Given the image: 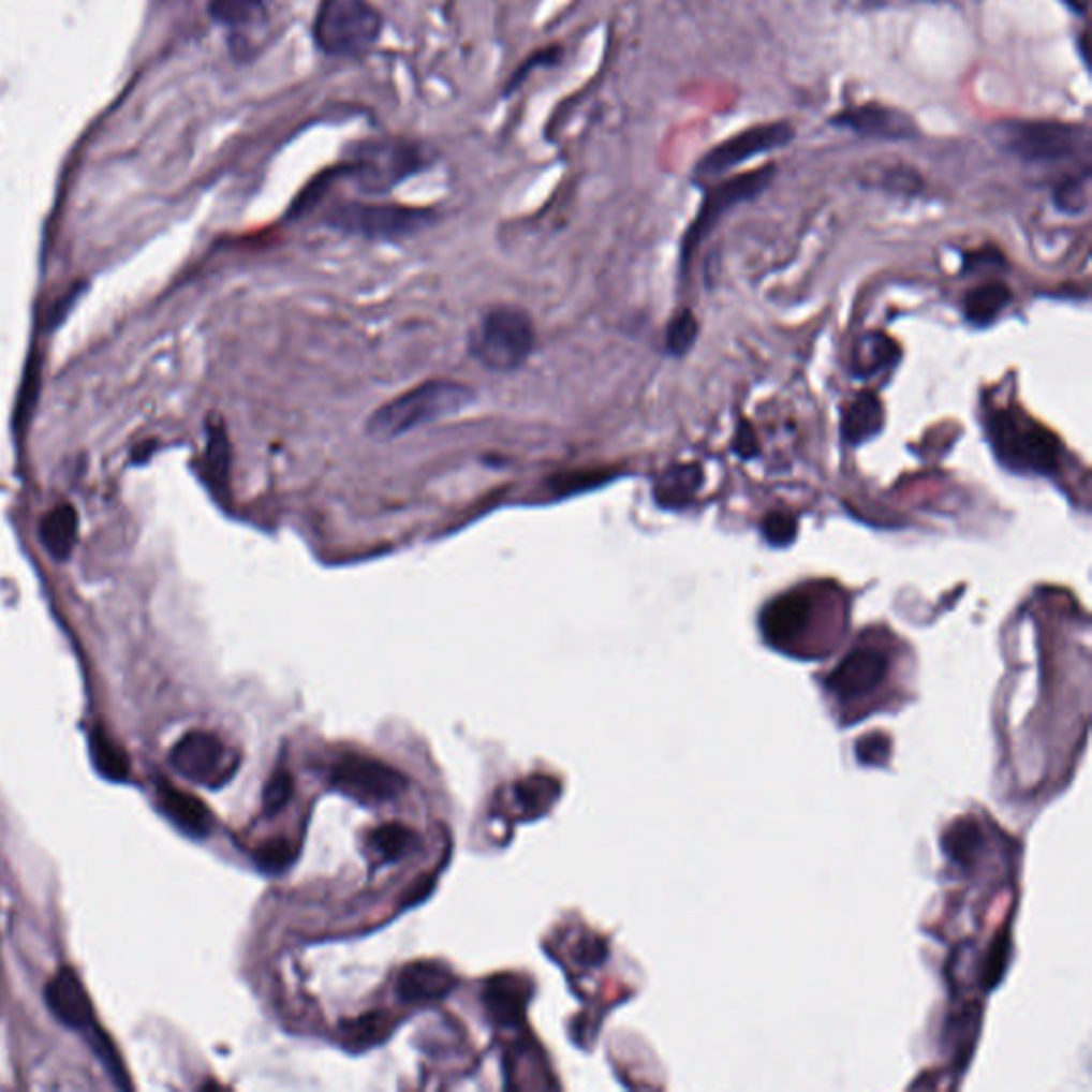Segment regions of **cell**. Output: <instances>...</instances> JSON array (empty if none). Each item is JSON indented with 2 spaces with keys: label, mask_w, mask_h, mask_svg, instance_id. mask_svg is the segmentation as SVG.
Wrapping results in <instances>:
<instances>
[{
  "label": "cell",
  "mask_w": 1092,
  "mask_h": 1092,
  "mask_svg": "<svg viewBox=\"0 0 1092 1092\" xmlns=\"http://www.w3.org/2000/svg\"><path fill=\"white\" fill-rule=\"evenodd\" d=\"M992 142L1029 167H1091V131L1061 120H1001Z\"/></svg>",
  "instance_id": "1"
},
{
  "label": "cell",
  "mask_w": 1092,
  "mask_h": 1092,
  "mask_svg": "<svg viewBox=\"0 0 1092 1092\" xmlns=\"http://www.w3.org/2000/svg\"><path fill=\"white\" fill-rule=\"evenodd\" d=\"M474 399V390L455 380H431L380 405L367 420V436L395 440L418 427L457 414Z\"/></svg>",
  "instance_id": "2"
},
{
  "label": "cell",
  "mask_w": 1092,
  "mask_h": 1092,
  "mask_svg": "<svg viewBox=\"0 0 1092 1092\" xmlns=\"http://www.w3.org/2000/svg\"><path fill=\"white\" fill-rule=\"evenodd\" d=\"M988 433L997 459L1007 470L1050 474L1059 466L1061 444L1054 433L1020 410L994 412L988 420Z\"/></svg>",
  "instance_id": "3"
},
{
  "label": "cell",
  "mask_w": 1092,
  "mask_h": 1092,
  "mask_svg": "<svg viewBox=\"0 0 1092 1092\" xmlns=\"http://www.w3.org/2000/svg\"><path fill=\"white\" fill-rule=\"evenodd\" d=\"M536 344L532 319L513 306L491 308L472 329L470 355L489 371L508 373L530 359Z\"/></svg>",
  "instance_id": "4"
},
{
  "label": "cell",
  "mask_w": 1092,
  "mask_h": 1092,
  "mask_svg": "<svg viewBox=\"0 0 1092 1092\" xmlns=\"http://www.w3.org/2000/svg\"><path fill=\"white\" fill-rule=\"evenodd\" d=\"M382 32V15L369 0H323L312 34L327 56L365 54Z\"/></svg>",
  "instance_id": "5"
},
{
  "label": "cell",
  "mask_w": 1092,
  "mask_h": 1092,
  "mask_svg": "<svg viewBox=\"0 0 1092 1092\" xmlns=\"http://www.w3.org/2000/svg\"><path fill=\"white\" fill-rule=\"evenodd\" d=\"M436 220L433 209L393 205V203H359L349 201L331 207L325 222L346 235L364 239H401L410 237Z\"/></svg>",
  "instance_id": "6"
},
{
  "label": "cell",
  "mask_w": 1092,
  "mask_h": 1092,
  "mask_svg": "<svg viewBox=\"0 0 1092 1092\" xmlns=\"http://www.w3.org/2000/svg\"><path fill=\"white\" fill-rule=\"evenodd\" d=\"M340 167L342 176L351 178L359 190L382 194L418 174L425 167V152L405 139L365 142L353 159Z\"/></svg>",
  "instance_id": "7"
},
{
  "label": "cell",
  "mask_w": 1092,
  "mask_h": 1092,
  "mask_svg": "<svg viewBox=\"0 0 1092 1092\" xmlns=\"http://www.w3.org/2000/svg\"><path fill=\"white\" fill-rule=\"evenodd\" d=\"M169 762L186 781L216 790L235 777L241 757L218 734L192 729L174 744Z\"/></svg>",
  "instance_id": "8"
},
{
  "label": "cell",
  "mask_w": 1092,
  "mask_h": 1092,
  "mask_svg": "<svg viewBox=\"0 0 1092 1092\" xmlns=\"http://www.w3.org/2000/svg\"><path fill=\"white\" fill-rule=\"evenodd\" d=\"M774 174H777V165L770 163L755 172L740 174L736 178H729L726 182L713 186L707 192L696 220L690 224V228L681 241V265L688 267L694 250L709 237V233L715 228V224L724 218L726 211L740 203H747V201H753L755 196H759L774 180Z\"/></svg>",
  "instance_id": "9"
},
{
  "label": "cell",
  "mask_w": 1092,
  "mask_h": 1092,
  "mask_svg": "<svg viewBox=\"0 0 1092 1092\" xmlns=\"http://www.w3.org/2000/svg\"><path fill=\"white\" fill-rule=\"evenodd\" d=\"M794 137H796V129L787 120L744 129V131L728 137L726 142L718 144L715 148H711L705 154V159L696 165L694 176L698 180L724 176V174H728L729 169H734L759 154H768V152L790 146L794 142Z\"/></svg>",
  "instance_id": "10"
},
{
  "label": "cell",
  "mask_w": 1092,
  "mask_h": 1092,
  "mask_svg": "<svg viewBox=\"0 0 1092 1092\" xmlns=\"http://www.w3.org/2000/svg\"><path fill=\"white\" fill-rule=\"evenodd\" d=\"M331 785L359 802L371 805L401 796L408 787V779L397 768L380 759L346 755L334 766Z\"/></svg>",
  "instance_id": "11"
},
{
  "label": "cell",
  "mask_w": 1092,
  "mask_h": 1092,
  "mask_svg": "<svg viewBox=\"0 0 1092 1092\" xmlns=\"http://www.w3.org/2000/svg\"><path fill=\"white\" fill-rule=\"evenodd\" d=\"M888 675L886 653L873 647H860L852 651L830 675L828 690L841 705L867 703L884 685Z\"/></svg>",
  "instance_id": "12"
},
{
  "label": "cell",
  "mask_w": 1092,
  "mask_h": 1092,
  "mask_svg": "<svg viewBox=\"0 0 1092 1092\" xmlns=\"http://www.w3.org/2000/svg\"><path fill=\"white\" fill-rule=\"evenodd\" d=\"M828 124L877 142H911L919 135V129L910 114L880 103L845 107L843 112L830 116Z\"/></svg>",
  "instance_id": "13"
},
{
  "label": "cell",
  "mask_w": 1092,
  "mask_h": 1092,
  "mask_svg": "<svg viewBox=\"0 0 1092 1092\" xmlns=\"http://www.w3.org/2000/svg\"><path fill=\"white\" fill-rule=\"evenodd\" d=\"M457 986L455 973L438 960L405 964L397 977V997L403 1003H431L448 997Z\"/></svg>",
  "instance_id": "14"
},
{
  "label": "cell",
  "mask_w": 1092,
  "mask_h": 1092,
  "mask_svg": "<svg viewBox=\"0 0 1092 1092\" xmlns=\"http://www.w3.org/2000/svg\"><path fill=\"white\" fill-rule=\"evenodd\" d=\"M47 1005L51 1014L69 1029L86 1033L94 1029V1012L92 1003L82 986L79 977L71 969H62L49 984L45 992Z\"/></svg>",
  "instance_id": "15"
},
{
  "label": "cell",
  "mask_w": 1092,
  "mask_h": 1092,
  "mask_svg": "<svg viewBox=\"0 0 1092 1092\" xmlns=\"http://www.w3.org/2000/svg\"><path fill=\"white\" fill-rule=\"evenodd\" d=\"M813 602L802 591L781 595L762 615V630L772 645H792L809 628Z\"/></svg>",
  "instance_id": "16"
},
{
  "label": "cell",
  "mask_w": 1092,
  "mask_h": 1092,
  "mask_svg": "<svg viewBox=\"0 0 1092 1092\" xmlns=\"http://www.w3.org/2000/svg\"><path fill=\"white\" fill-rule=\"evenodd\" d=\"M532 999V984L513 973L496 975L485 986V1005L489 1016L498 1024H519L526 1016V1007Z\"/></svg>",
  "instance_id": "17"
},
{
  "label": "cell",
  "mask_w": 1092,
  "mask_h": 1092,
  "mask_svg": "<svg viewBox=\"0 0 1092 1092\" xmlns=\"http://www.w3.org/2000/svg\"><path fill=\"white\" fill-rule=\"evenodd\" d=\"M159 809L169 817V822L192 839H203L209 835L213 820L209 809L194 798L192 794L174 787L167 781H161L157 787Z\"/></svg>",
  "instance_id": "18"
},
{
  "label": "cell",
  "mask_w": 1092,
  "mask_h": 1092,
  "mask_svg": "<svg viewBox=\"0 0 1092 1092\" xmlns=\"http://www.w3.org/2000/svg\"><path fill=\"white\" fill-rule=\"evenodd\" d=\"M77 532L79 517L71 504L56 506L41 519L39 526L41 545L45 546L49 557H54L56 561H64L71 557L73 548L77 545Z\"/></svg>",
  "instance_id": "19"
},
{
  "label": "cell",
  "mask_w": 1092,
  "mask_h": 1092,
  "mask_svg": "<svg viewBox=\"0 0 1092 1092\" xmlns=\"http://www.w3.org/2000/svg\"><path fill=\"white\" fill-rule=\"evenodd\" d=\"M884 427V408L882 401L871 393H860L845 410L841 418V436L847 444L858 446L873 436H877Z\"/></svg>",
  "instance_id": "20"
},
{
  "label": "cell",
  "mask_w": 1092,
  "mask_h": 1092,
  "mask_svg": "<svg viewBox=\"0 0 1092 1092\" xmlns=\"http://www.w3.org/2000/svg\"><path fill=\"white\" fill-rule=\"evenodd\" d=\"M703 483V468L698 466H677L666 470L655 483V502L662 508L679 511L692 504Z\"/></svg>",
  "instance_id": "21"
},
{
  "label": "cell",
  "mask_w": 1092,
  "mask_h": 1092,
  "mask_svg": "<svg viewBox=\"0 0 1092 1092\" xmlns=\"http://www.w3.org/2000/svg\"><path fill=\"white\" fill-rule=\"evenodd\" d=\"M367 847L380 862H397L418 852L420 839L412 828L390 822L373 828L367 835Z\"/></svg>",
  "instance_id": "22"
},
{
  "label": "cell",
  "mask_w": 1092,
  "mask_h": 1092,
  "mask_svg": "<svg viewBox=\"0 0 1092 1092\" xmlns=\"http://www.w3.org/2000/svg\"><path fill=\"white\" fill-rule=\"evenodd\" d=\"M393 1033V1020L382 1012H369L359 1018L344 1020L340 1027V1039L344 1048L353 1052H364L380 1046Z\"/></svg>",
  "instance_id": "23"
},
{
  "label": "cell",
  "mask_w": 1092,
  "mask_h": 1092,
  "mask_svg": "<svg viewBox=\"0 0 1092 1092\" xmlns=\"http://www.w3.org/2000/svg\"><path fill=\"white\" fill-rule=\"evenodd\" d=\"M1009 289L1005 284H984L966 293L964 316L969 323L984 327L997 319V314L1009 304Z\"/></svg>",
  "instance_id": "24"
},
{
  "label": "cell",
  "mask_w": 1092,
  "mask_h": 1092,
  "mask_svg": "<svg viewBox=\"0 0 1092 1092\" xmlns=\"http://www.w3.org/2000/svg\"><path fill=\"white\" fill-rule=\"evenodd\" d=\"M90 755L99 772L109 781H124L129 777L131 764L124 749L103 729H94L90 734Z\"/></svg>",
  "instance_id": "25"
},
{
  "label": "cell",
  "mask_w": 1092,
  "mask_h": 1092,
  "mask_svg": "<svg viewBox=\"0 0 1092 1092\" xmlns=\"http://www.w3.org/2000/svg\"><path fill=\"white\" fill-rule=\"evenodd\" d=\"M559 798V781L546 774H534L517 783V802L526 817H541Z\"/></svg>",
  "instance_id": "26"
},
{
  "label": "cell",
  "mask_w": 1092,
  "mask_h": 1092,
  "mask_svg": "<svg viewBox=\"0 0 1092 1092\" xmlns=\"http://www.w3.org/2000/svg\"><path fill=\"white\" fill-rule=\"evenodd\" d=\"M228 440L222 423L218 418H211L207 425V448H205V466H207V478L213 485V489H226L228 481Z\"/></svg>",
  "instance_id": "27"
},
{
  "label": "cell",
  "mask_w": 1092,
  "mask_h": 1092,
  "mask_svg": "<svg viewBox=\"0 0 1092 1092\" xmlns=\"http://www.w3.org/2000/svg\"><path fill=\"white\" fill-rule=\"evenodd\" d=\"M209 15L224 26H248L265 15V0H209Z\"/></svg>",
  "instance_id": "28"
},
{
  "label": "cell",
  "mask_w": 1092,
  "mask_h": 1092,
  "mask_svg": "<svg viewBox=\"0 0 1092 1092\" xmlns=\"http://www.w3.org/2000/svg\"><path fill=\"white\" fill-rule=\"evenodd\" d=\"M1089 180L1091 169L1067 174L1054 188V203L1061 211L1080 213L1089 207Z\"/></svg>",
  "instance_id": "29"
},
{
  "label": "cell",
  "mask_w": 1092,
  "mask_h": 1092,
  "mask_svg": "<svg viewBox=\"0 0 1092 1092\" xmlns=\"http://www.w3.org/2000/svg\"><path fill=\"white\" fill-rule=\"evenodd\" d=\"M297 858V850L295 845L284 839V837H278V839H271L267 843H263L256 852H254V862L256 867L263 871V873H269V875H278V873H284Z\"/></svg>",
  "instance_id": "30"
},
{
  "label": "cell",
  "mask_w": 1092,
  "mask_h": 1092,
  "mask_svg": "<svg viewBox=\"0 0 1092 1092\" xmlns=\"http://www.w3.org/2000/svg\"><path fill=\"white\" fill-rule=\"evenodd\" d=\"M858 355H860V361H858V367H860L858 373L860 375H873L875 371L886 369V367H890V365L899 359L897 346L888 338H884L880 334L869 336Z\"/></svg>",
  "instance_id": "31"
},
{
  "label": "cell",
  "mask_w": 1092,
  "mask_h": 1092,
  "mask_svg": "<svg viewBox=\"0 0 1092 1092\" xmlns=\"http://www.w3.org/2000/svg\"><path fill=\"white\" fill-rule=\"evenodd\" d=\"M696 336H698V323H696L694 314L690 310L679 312L673 319V323L668 327V334H666V349H668V353L675 355V357L685 355L694 346Z\"/></svg>",
  "instance_id": "32"
},
{
  "label": "cell",
  "mask_w": 1092,
  "mask_h": 1092,
  "mask_svg": "<svg viewBox=\"0 0 1092 1092\" xmlns=\"http://www.w3.org/2000/svg\"><path fill=\"white\" fill-rule=\"evenodd\" d=\"M293 796V777L286 768L274 770L263 790V809L267 815L280 813Z\"/></svg>",
  "instance_id": "33"
},
{
  "label": "cell",
  "mask_w": 1092,
  "mask_h": 1092,
  "mask_svg": "<svg viewBox=\"0 0 1092 1092\" xmlns=\"http://www.w3.org/2000/svg\"><path fill=\"white\" fill-rule=\"evenodd\" d=\"M796 532H798V523L790 513L777 511V513H770L762 521V536L766 538L768 545L779 546V548L792 545L796 538Z\"/></svg>",
  "instance_id": "34"
},
{
  "label": "cell",
  "mask_w": 1092,
  "mask_h": 1092,
  "mask_svg": "<svg viewBox=\"0 0 1092 1092\" xmlns=\"http://www.w3.org/2000/svg\"><path fill=\"white\" fill-rule=\"evenodd\" d=\"M559 54H561V49H559V47H550V49H541L538 54H534V56H532V58H530V60H528V62H526L523 67H519V71H517V73L513 75V79L508 82V88L504 90V94H511V92H515V90H517V88L521 86V82H526V77H528V75H530V73H532V71H534L536 67H543V64H546V67H550V64H555V62L559 60Z\"/></svg>",
  "instance_id": "35"
},
{
  "label": "cell",
  "mask_w": 1092,
  "mask_h": 1092,
  "mask_svg": "<svg viewBox=\"0 0 1092 1092\" xmlns=\"http://www.w3.org/2000/svg\"><path fill=\"white\" fill-rule=\"evenodd\" d=\"M734 451L744 457V459H751L757 455L759 446H757V438L751 429V425L747 423H740L738 429H736V436H734Z\"/></svg>",
  "instance_id": "36"
},
{
  "label": "cell",
  "mask_w": 1092,
  "mask_h": 1092,
  "mask_svg": "<svg viewBox=\"0 0 1092 1092\" xmlns=\"http://www.w3.org/2000/svg\"><path fill=\"white\" fill-rule=\"evenodd\" d=\"M431 890H433V882H431V877H425V880L416 882V884L412 886V890L408 892V897H405V905L420 903L423 899H427V897L431 895Z\"/></svg>",
  "instance_id": "37"
},
{
  "label": "cell",
  "mask_w": 1092,
  "mask_h": 1092,
  "mask_svg": "<svg viewBox=\"0 0 1092 1092\" xmlns=\"http://www.w3.org/2000/svg\"><path fill=\"white\" fill-rule=\"evenodd\" d=\"M1061 2L1067 4L1076 13H1084V0H1061Z\"/></svg>",
  "instance_id": "38"
}]
</instances>
